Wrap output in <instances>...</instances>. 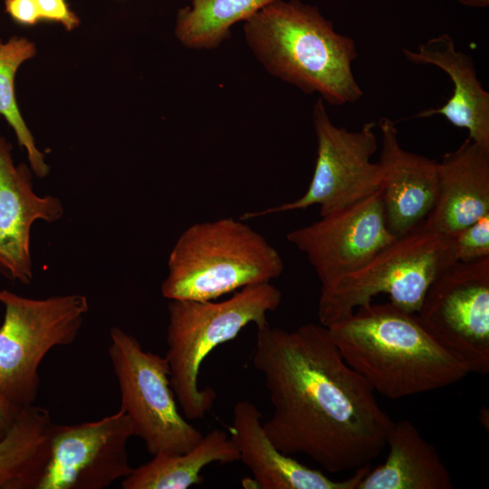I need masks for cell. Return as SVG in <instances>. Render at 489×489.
Wrapping results in <instances>:
<instances>
[{"mask_svg": "<svg viewBox=\"0 0 489 489\" xmlns=\"http://www.w3.org/2000/svg\"><path fill=\"white\" fill-rule=\"evenodd\" d=\"M281 302V291L270 282L244 287L221 302H169L165 358L172 388L187 418L203 417L216 397L213 388H198L199 369L207 355L247 325L268 323L267 313Z\"/></svg>", "mask_w": 489, "mask_h": 489, "instance_id": "obj_5", "label": "cell"}, {"mask_svg": "<svg viewBox=\"0 0 489 489\" xmlns=\"http://www.w3.org/2000/svg\"><path fill=\"white\" fill-rule=\"evenodd\" d=\"M109 358L120 394V408L129 418L133 436L148 452L177 455L193 448L203 435L181 415L166 358L146 351L119 327L110 330Z\"/></svg>", "mask_w": 489, "mask_h": 489, "instance_id": "obj_8", "label": "cell"}, {"mask_svg": "<svg viewBox=\"0 0 489 489\" xmlns=\"http://www.w3.org/2000/svg\"><path fill=\"white\" fill-rule=\"evenodd\" d=\"M1 43H1V41H0V44H1Z\"/></svg>", "mask_w": 489, "mask_h": 489, "instance_id": "obj_28", "label": "cell"}, {"mask_svg": "<svg viewBox=\"0 0 489 489\" xmlns=\"http://www.w3.org/2000/svg\"><path fill=\"white\" fill-rule=\"evenodd\" d=\"M275 0H192L178 10L175 34L187 48H217L230 37L231 27L244 22Z\"/></svg>", "mask_w": 489, "mask_h": 489, "instance_id": "obj_21", "label": "cell"}, {"mask_svg": "<svg viewBox=\"0 0 489 489\" xmlns=\"http://www.w3.org/2000/svg\"><path fill=\"white\" fill-rule=\"evenodd\" d=\"M54 423L45 408H21L0 438V489H37L50 457Z\"/></svg>", "mask_w": 489, "mask_h": 489, "instance_id": "obj_19", "label": "cell"}, {"mask_svg": "<svg viewBox=\"0 0 489 489\" xmlns=\"http://www.w3.org/2000/svg\"><path fill=\"white\" fill-rule=\"evenodd\" d=\"M489 214V152L470 139L437 161L434 206L424 222L454 236Z\"/></svg>", "mask_w": 489, "mask_h": 489, "instance_id": "obj_16", "label": "cell"}, {"mask_svg": "<svg viewBox=\"0 0 489 489\" xmlns=\"http://www.w3.org/2000/svg\"><path fill=\"white\" fill-rule=\"evenodd\" d=\"M34 44L26 38L13 36L0 44V117L3 116L14 129L18 143L24 148L32 171L38 177L49 173L43 154L35 146L17 106L14 95V77L19 66L34 56Z\"/></svg>", "mask_w": 489, "mask_h": 489, "instance_id": "obj_22", "label": "cell"}, {"mask_svg": "<svg viewBox=\"0 0 489 489\" xmlns=\"http://www.w3.org/2000/svg\"><path fill=\"white\" fill-rule=\"evenodd\" d=\"M405 58L414 64H430L444 71L454 89L446 103L417 112L414 118L444 116L452 125L465 129L468 139L489 152V92L477 77L474 61L457 50L448 34H441L420 43L417 50L404 48Z\"/></svg>", "mask_w": 489, "mask_h": 489, "instance_id": "obj_17", "label": "cell"}, {"mask_svg": "<svg viewBox=\"0 0 489 489\" xmlns=\"http://www.w3.org/2000/svg\"><path fill=\"white\" fill-rule=\"evenodd\" d=\"M129 417L119 409L101 419L53 424L50 457L37 489H104L128 476L132 467Z\"/></svg>", "mask_w": 489, "mask_h": 489, "instance_id": "obj_11", "label": "cell"}, {"mask_svg": "<svg viewBox=\"0 0 489 489\" xmlns=\"http://www.w3.org/2000/svg\"><path fill=\"white\" fill-rule=\"evenodd\" d=\"M386 461L369 470L357 489H452L449 471L435 446L408 420L393 423Z\"/></svg>", "mask_w": 489, "mask_h": 489, "instance_id": "obj_18", "label": "cell"}, {"mask_svg": "<svg viewBox=\"0 0 489 489\" xmlns=\"http://www.w3.org/2000/svg\"><path fill=\"white\" fill-rule=\"evenodd\" d=\"M243 30L248 47L273 77L333 106L362 98L352 72L356 43L337 32L318 7L275 0L244 21Z\"/></svg>", "mask_w": 489, "mask_h": 489, "instance_id": "obj_3", "label": "cell"}, {"mask_svg": "<svg viewBox=\"0 0 489 489\" xmlns=\"http://www.w3.org/2000/svg\"><path fill=\"white\" fill-rule=\"evenodd\" d=\"M239 460V453L230 436L215 429L190 450L177 455L158 454L148 463L133 468L120 481L123 489H187L199 484L203 468L212 463L227 464Z\"/></svg>", "mask_w": 489, "mask_h": 489, "instance_id": "obj_20", "label": "cell"}, {"mask_svg": "<svg viewBox=\"0 0 489 489\" xmlns=\"http://www.w3.org/2000/svg\"><path fill=\"white\" fill-rule=\"evenodd\" d=\"M283 267L279 252L244 220L196 223L184 230L169 254L161 293L169 301H213L269 283Z\"/></svg>", "mask_w": 489, "mask_h": 489, "instance_id": "obj_4", "label": "cell"}, {"mask_svg": "<svg viewBox=\"0 0 489 489\" xmlns=\"http://www.w3.org/2000/svg\"><path fill=\"white\" fill-rule=\"evenodd\" d=\"M326 328L347 364L390 399L436 390L470 373L417 313L391 302L360 306Z\"/></svg>", "mask_w": 489, "mask_h": 489, "instance_id": "obj_2", "label": "cell"}, {"mask_svg": "<svg viewBox=\"0 0 489 489\" xmlns=\"http://www.w3.org/2000/svg\"><path fill=\"white\" fill-rule=\"evenodd\" d=\"M229 436L260 489H357L370 470L369 464L355 470L348 479L338 481L295 460L276 448L263 427L262 413L248 400L234 408Z\"/></svg>", "mask_w": 489, "mask_h": 489, "instance_id": "obj_15", "label": "cell"}, {"mask_svg": "<svg viewBox=\"0 0 489 489\" xmlns=\"http://www.w3.org/2000/svg\"><path fill=\"white\" fill-rule=\"evenodd\" d=\"M317 139L314 172L307 191L300 198L261 211L247 212V220L320 206L321 216L351 206L380 189L381 170L370 158L378 149L376 123L369 121L360 129L348 130L330 119L325 102L319 97L312 109Z\"/></svg>", "mask_w": 489, "mask_h": 489, "instance_id": "obj_9", "label": "cell"}, {"mask_svg": "<svg viewBox=\"0 0 489 489\" xmlns=\"http://www.w3.org/2000/svg\"><path fill=\"white\" fill-rule=\"evenodd\" d=\"M253 365L273 408L263 427L282 453L340 473L369 465L387 447L394 422L325 326L257 327Z\"/></svg>", "mask_w": 489, "mask_h": 489, "instance_id": "obj_1", "label": "cell"}, {"mask_svg": "<svg viewBox=\"0 0 489 489\" xmlns=\"http://www.w3.org/2000/svg\"><path fill=\"white\" fill-rule=\"evenodd\" d=\"M63 213L59 197L34 192L31 170L25 164L14 165L12 146L0 136V273L11 281L30 283L32 226L38 220L55 223Z\"/></svg>", "mask_w": 489, "mask_h": 489, "instance_id": "obj_13", "label": "cell"}, {"mask_svg": "<svg viewBox=\"0 0 489 489\" xmlns=\"http://www.w3.org/2000/svg\"><path fill=\"white\" fill-rule=\"evenodd\" d=\"M452 237L455 261L474 262L489 257V214Z\"/></svg>", "mask_w": 489, "mask_h": 489, "instance_id": "obj_23", "label": "cell"}, {"mask_svg": "<svg viewBox=\"0 0 489 489\" xmlns=\"http://www.w3.org/2000/svg\"><path fill=\"white\" fill-rule=\"evenodd\" d=\"M381 196L389 230L401 235L423 222L436 196L437 161L404 149L393 120H379Z\"/></svg>", "mask_w": 489, "mask_h": 489, "instance_id": "obj_14", "label": "cell"}, {"mask_svg": "<svg viewBox=\"0 0 489 489\" xmlns=\"http://www.w3.org/2000/svg\"><path fill=\"white\" fill-rule=\"evenodd\" d=\"M40 21L61 24L71 31L80 24L79 17L70 9L66 0H34Z\"/></svg>", "mask_w": 489, "mask_h": 489, "instance_id": "obj_24", "label": "cell"}, {"mask_svg": "<svg viewBox=\"0 0 489 489\" xmlns=\"http://www.w3.org/2000/svg\"><path fill=\"white\" fill-rule=\"evenodd\" d=\"M417 315L470 373H488L489 257L448 264L428 287Z\"/></svg>", "mask_w": 489, "mask_h": 489, "instance_id": "obj_10", "label": "cell"}, {"mask_svg": "<svg viewBox=\"0 0 489 489\" xmlns=\"http://www.w3.org/2000/svg\"><path fill=\"white\" fill-rule=\"evenodd\" d=\"M396 237L388 225L380 189L286 235L305 254L321 289L360 269Z\"/></svg>", "mask_w": 489, "mask_h": 489, "instance_id": "obj_12", "label": "cell"}, {"mask_svg": "<svg viewBox=\"0 0 489 489\" xmlns=\"http://www.w3.org/2000/svg\"><path fill=\"white\" fill-rule=\"evenodd\" d=\"M0 292H1V290H0Z\"/></svg>", "mask_w": 489, "mask_h": 489, "instance_id": "obj_29", "label": "cell"}, {"mask_svg": "<svg viewBox=\"0 0 489 489\" xmlns=\"http://www.w3.org/2000/svg\"><path fill=\"white\" fill-rule=\"evenodd\" d=\"M5 12L20 25L34 26L40 21L34 0H5Z\"/></svg>", "mask_w": 489, "mask_h": 489, "instance_id": "obj_25", "label": "cell"}, {"mask_svg": "<svg viewBox=\"0 0 489 489\" xmlns=\"http://www.w3.org/2000/svg\"><path fill=\"white\" fill-rule=\"evenodd\" d=\"M21 408L14 404L0 388V438L11 428Z\"/></svg>", "mask_w": 489, "mask_h": 489, "instance_id": "obj_26", "label": "cell"}, {"mask_svg": "<svg viewBox=\"0 0 489 489\" xmlns=\"http://www.w3.org/2000/svg\"><path fill=\"white\" fill-rule=\"evenodd\" d=\"M453 261V237L423 221L397 236L360 269L321 289L320 322L329 327L380 293L395 306L417 313L434 279Z\"/></svg>", "mask_w": 489, "mask_h": 489, "instance_id": "obj_6", "label": "cell"}, {"mask_svg": "<svg viewBox=\"0 0 489 489\" xmlns=\"http://www.w3.org/2000/svg\"><path fill=\"white\" fill-rule=\"evenodd\" d=\"M462 5L472 7H486L489 5V0H457Z\"/></svg>", "mask_w": 489, "mask_h": 489, "instance_id": "obj_27", "label": "cell"}, {"mask_svg": "<svg viewBox=\"0 0 489 489\" xmlns=\"http://www.w3.org/2000/svg\"><path fill=\"white\" fill-rule=\"evenodd\" d=\"M0 388L16 406L34 403L48 352L75 341L89 312L82 294L34 299L1 290Z\"/></svg>", "mask_w": 489, "mask_h": 489, "instance_id": "obj_7", "label": "cell"}]
</instances>
